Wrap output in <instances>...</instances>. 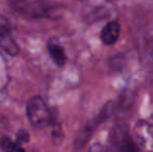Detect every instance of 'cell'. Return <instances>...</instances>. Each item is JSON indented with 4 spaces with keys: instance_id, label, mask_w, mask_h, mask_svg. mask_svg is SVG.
Here are the masks:
<instances>
[{
    "instance_id": "obj_9",
    "label": "cell",
    "mask_w": 153,
    "mask_h": 152,
    "mask_svg": "<svg viewBox=\"0 0 153 152\" xmlns=\"http://www.w3.org/2000/svg\"><path fill=\"white\" fill-rule=\"evenodd\" d=\"M0 148L3 151H25L23 147L18 142H15L6 136H0Z\"/></svg>"
},
{
    "instance_id": "obj_1",
    "label": "cell",
    "mask_w": 153,
    "mask_h": 152,
    "mask_svg": "<svg viewBox=\"0 0 153 152\" xmlns=\"http://www.w3.org/2000/svg\"><path fill=\"white\" fill-rule=\"evenodd\" d=\"M26 114L29 123L36 128H44L52 121V115L48 106L39 96H33L27 101Z\"/></svg>"
},
{
    "instance_id": "obj_2",
    "label": "cell",
    "mask_w": 153,
    "mask_h": 152,
    "mask_svg": "<svg viewBox=\"0 0 153 152\" xmlns=\"http://www.w3.org/2000/svg\"><path fill=\"white\" fill-rule=\"evenodd\" d=\"M113 112H114V103L111 101H108L107 103H105V105L101 108L100 113L94 119L91 120L90 122H88V124L85 126L83 130L78 134V136L76 139V142H75V145H76L77 148H81L89 141V139L91 138L92 133L95 131L97 126L100 125L104 121H106L109 118V116L113 114Z\"/></svg>"
},
{
    "instance_id": "obj_7",
    "label": "cell",
    "mask_w": 153,
    "mask_h": 152,
    "mask_svg": "<svg viewBox=\"0 0 153 152\" xmlns=\"http://www.w3.org/2000/svg\"><path fill=\"white\" fill-rule=\"evenodd\" d=\"M121 33V26L117 21L108 22L101 30V40L105 45H114L118 41Z\"/></svg>"
},
{
    "instance_id": "obj_4",
    "label": "cell",
    "mask_w": 153,
    "mask_h": 152,
    "mask_svg": "<svg viewBox=\"0 0 153 152\" xmlns=\"http://www.w3.org/2000/svg\"><path fill=\"white\" fill-rule=\"evenodd\" d=\"M12 5L16 12L27 17L47 16L49 7L41 0H12Z\"/></svg>"
},
{
    "instance_id": "obj_6",
    "label": "cell",
    "mask_w": 153,
    "mask_h": 152,
    "mask_svg": "<svg viewBox=\"0 0 153 152\" xmlns=\"http://www.w3.org/2000/svg\"><path fill=\"white\" fill-rule=\"evenodd\" d=\"M0 47L10 55H16L19 51L10 26L3 21H0Z\"/></svg>"
},
{
    "instance_id": "obj_10",
    "label": "cell",
    "mask_w": 153,
    "mask_h": 152,
    "mask_svg": "<svg viewBox=\"0 0 153 152\" xmlns=\"http://www.w3.org/2000/svg\"><path fill=\"white\" fill-rule=\"evenodd\" d=\"M30 140V136H29V132L26 129H20L16 134V141L19 144H25V143H28Z\"/></svg>"
},
{
    "instance_id": "obj_5",
    "label": "cell",
    "mask_w": 153,
    "mask_h": 152,
    "mask_svg": "<svg viewBox=\"0 0 153 152\" xmlns=\"http://www.w3.org/2000/svg\"><path fill=\"white\" fill-rule=\"evenodd\" d=\"M135 143L141 147L153 148V115L147 120H140L134 128Z\"/></svg>"
},
{
    "instance_id": "obj_3",
    "label": "cell",
    "mask_w": 153,
    "mask_h": 152,
    "mask_svg": "<svg viewBox=\"0 0 153 152\" xmlns=\"http://www.w3.org/2000/svg\"><path fill=\"white\" fill-rule=\"evenodd\" d=\"M109 142L116 150L124 152H134L140 150V147H137V143L133 142V140L130 138L128 129L124 125H118L114 127L109 134Z\"/></svg>"
},
{
    "instance_id": "obj_8",
    "label": "cell",
    "mask_w": 153,
    "mask_h": 152,
    "mask_svg": "<svg viewBox=\"0 0 153 152\" xmlns=\"http://www.w3.org/2000/svg\"><path fill=\"white\" fill-rule=\"evenodd\" d=\"M47 49L51 59L57 66L62 67L66 64L67 56L65 53V49L59 43H57L56 41H50L47 45Z\"/></svg>"
}]
</instances>
